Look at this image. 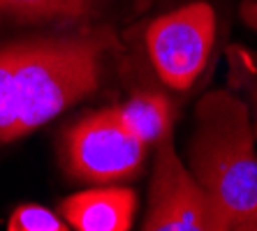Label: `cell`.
<instances>
[{"label": "cell", "instance_id": "cell-1", "mask_svg": "<svg viewBox=\"0 0 257 231\" xmlns=\"http://www.w3.org/2000/svg\"><path fill=\"white\" fill-rule=\"evenodd\" d=\"M116 49L111 28H81L0 47V146L95 93L102 60Z\"/></svg>", "mask_w": 257, "mask_h": 231}, {"label": "cell", "instance_id": "cell-2", "mask_svg": "<svg viewBox=\"0 0 257 231\" xmlns=\"http://www.w3.org/2000/svg\"><path fill=\"white\" fill-rule=\"evenodd\" d=\"M188 160L211 203L215 231H257L255 132L239 93L211 90L199 100Z\"/></svg>", "mask_w": 257, "mask_h": 231}, {"label": "cell", "instance_id": "cell-3", "mask_svg": "<svg viewBox=\"0 0 257 231\" xmlns=\"http://www.w3.org/2000/svg\"><path fill=\"white\" fill-rule=\"evenodd\" d=\"M215 44V12L209 3H188L151 21L146 49L158 77L176 93L197 83Z\"/></svg>", "mask_w": 257, "mask_h": 231}, {"label": "cell", "instance_id": "cell-4", "mask_svg": "<svg viewBox=\"0 0 257 231\" xmlns=\"http://www.w3.org/2000/svg\"><path fill=\"white\" fill-rule=\"evenodd\" d=\"M146 143L120 120L118 109H102L81 118L65 136L70 173L86 183L135 178L144 166Z\"/></svg>", "mask_w": 257, "mask_h": 231}, {"label": "cell", "instance_id": "cell-5", "mask_svg": "<svg viewBox=\"0 0 257 231\" xmlns=\"http://www.w3.org/2000/svg\"><path fill=\"white\" fill-rule=\"evenodd\" d=\"M146 231H215L211 203L202 185L183 166L174 148L172 132L158 141L151 176Z\"/></svg>", "mask_w": 257, "mask_h": 231}, {"label": "cell", "instance_id": "cell-6", "mask_svg": "<svg viewBox=\"0 0 257 231\" xmlns=\"http://www.w3.org/2000/svg\"><path fill=\"white\" fill-rule=\"evenodd\" d=\"M137 210V194L127 187H100L67 196L60 203L65 222L77 231H127Z\"/></svg>", "mask_w": 257, "mask_h": 231}, {"label": "cell", "instance_id": "cell-7", "mask_svg": "<svg viewBox=\"0 0 257 231\" xmlns=\"http://www.w3.org/2000/svg\"><path fill=\"white\" fill-rule=\"evenodd\" d=\"M102 0H0V21L14 24H86L100 14Z\"/></svg>", "mask_w": 257, "mask_h": 231}, {"label": "cell", "instance_id": "cell-8", "mask_svg": "<svg viewBox=\"0 0 257 231\" xmlns=\"http://www.w3.org/2000/svg\"><path fill=\"white\" fill-rule=\"evenodd\" d=\"M116 109L127 130L146 146L158 143L172 132L174 107L167 97L156 90H139Z\"/></svg>", "mask_w": 257, "mask_h": 231}, {"label": "cell", "instance_id": "cell-9", "mask_svg": "<svg viewBox=\"0 0 257 231\" xmlns=\"http://www.w3.org/2000/svg\"><path fill=\"white\" fill-rule=\"evenodd\" d=\"M227 58V81L234 93H239L250 109V123L257 141V49L229 44L225 49Z\"/></svg>", "mask_w": 257, "mask_h": 231}, {"label": "cell", "instance_id": "cell-10", "mask_svg": "<svg viewBox=\"0 0 257 231\" xmlns=\"http://www.w3.org/2000/svg\"><path fill=\"white\" fill-rule=\"evenodd\" d=\"M10 231H67L72 229L65 217H58L54 210L40 203H24L12 213L7 222Z\"/></svg>", "mask_w": 257, "mask_h": 231}, {"label": "cell", "instance_id": "cell-11", "mask_svg": "<svg viewBox=\"0 0 257 231\" xmlns=\"http://www.w3.org/2000/svg\"><path fill=\"white\" fill-rule=\"evenodd\" d=\"M241 19L248 28H252L257 33V0H245L241 5Z\"/></svg>", "mask_w": 257, "mask_h": 231}]
</instances>
